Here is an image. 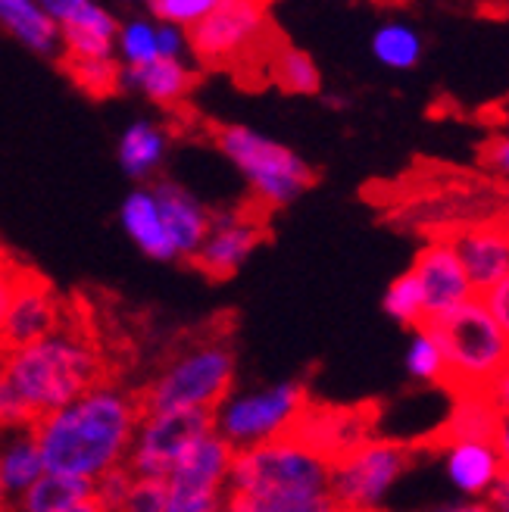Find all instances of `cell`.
<instances>
[{
  "label": "cell",
  "instance_id": "41",
  "mask_svg": "<svg viewBox=\"0 0 509 512\" xmlns=\"http://www.w3.org/2000/svg\"><path fill=\"white\" fill-rule=\"evenodd\" d=\"M0 512H13V497H10V491H7L4 478H0Z\"/></svg>",
  "mask_w": 509,
  "mask_h": 512
},
{
  "label": "cell",
  "instance_id": "20",
  "mask_svg": "<svg viewBox=\"0 0 509 512\" xmlns=\"http://www.w3.org/2000/svg\"><path fill=\"white\" fill-rule=\"evenodd\" d=\"M0 29L38 57L60 60V29L35 0H0Z\"/></svg>",
  "mask_w": 509,
  "mask_h": 512
},
{
  "label": "cell",
  "instance_id": "26",
  "mask_svg": "<svg viewBox=\"0 0 509 512\" xmlns=\"http://www.w3.org/2000/svg\"><path fill=\"white\" fill-rule=\"evenodd\" d=\"M41 475H44V463L32 431H16L7 441V447L0 450V478H4L10 497L16 500L19 494H25Z\"/></svg>",
  "mask_w": 509,
  "mask_h": 512
},
{
  "label": "cell",
  "instance_id": "14",
  "mask_svg": "<svg viewBox=\"0 0 509 512\" xmlns=\"http://www.w3.org/2000/svg\"><path fill=\"white\" fill-rule=\"evenodd\" d=\"M266 241V228L253 222L244 213H228V216H213L210 219V235L203 238L200 250L191 256V263L213 281L232 278L247 256Z\"/></svg>",
  "mask_w": 509,
  "mask_h": 512
},
{
  "label": "cell",
  "instance_id": "1",
  "mask_svg": "<svg viewBox=\"0 0 509 512\" xmlns=\"http://www.w3.org/2000/svg\"><path fill=\"white\" fill-rule=\"evenodd\" d=\"M138 422V394L100 381L79 400L44 416L32 428V438L38 444L44 472L97 481L104 472L125 463Z\"/></svg>",
  "mask_w": 509,
  "mask_h": 512
},
{
  "label": "cell",
  "instance_id": "19",
  "mask_svg": "<svg viewBox=\"0 0 509 512\" xmlns=\"http://www.w3.org/2000/svg\"><path fill=\"white\" fill-rule=\"evenodd\" d=\"M197 75L185 60H154L138 69H122V91H141L160 107H175L194 91Z\"/></svg>",
  "mask_w": 509,
  "mask_h": 512
},
{
  "label": "cell",
  "instance_id": "39",
  "mask_svg": "<svg viewBox=\"0 0 509 512\" xmlns=\"http://www.w3.org/2000/svg\"><path fill=\"white\" fill-rule=\"evenodd\" d=\"M428 512H491V509L485 506V500H466V503L438 506V509H428Z\"/></svg>",
  "mask_w": 509,
  "mask_h": 512
},
{
  "label": "cell",
  "instance_id": "22",
  "mask_svg": "<svg viewBox=\"0 0 509 512\" xmlns=\"http://www.w3.org/2000/svg\"><path fill=\"white\" fill-rule=\"evenodd\" d=\"M166 147H169L166 128L150 119H138L119 138V166L135 182H147L150 175L160 172L166 160Z\"/></svg>",
  "mask_w": 509,
  "mask_h": 512
},
{
  "label": "cell",
  "instance_id": "32",
  "mask_svg": "<svg viewBox=\"0 0 509 512\" xmlns=\"http://www.w3.org/2000/svg\"><path fill=\"white\" fill-rule=\"evenodd\" d=\"M216 7V0H150V13L160 25H172V29L188 32L203 16Z\"/></svg>",
  "mask_w": 509,
  "mask_h": 512
},
{
  "label": "cell",
  "instance_id": "31",
  "mask_svg": "<svg viewBox=\"0 0 509 512\" xmlns=\"http://www.w3.org/2000/svg\"><path fill=\"white\" fill-rule=\"evenodd\" d=\"M406 372H410L416 381H428V384H444V356H441V347L438 341L431 338V331L422 325V328H413V338H410V347H406Z\"/></svg>",
  "mask_w": 509,
  "mask_h": 512
},
{
  "label": "cell",
  "instance_id": "9",
  "mask_svg": "<svg viewBox=\"0 0 509 512\" xmlns=\"http://www.w3.org/2000/svg\"><path fill=\"white\" fill-rule=\"evenodd\" d=\"M410 466L406 444L369 438L328 463V497L341 512H375Z\"/></svg>",
  "mask_w": 509,
  "mask_h": 512
},
{
  "label": "cell",
  "instance_id": "23",
  "mask_svg": "<svg viewBox=\"0 0 509 512\" xmlns=\"http://www.w3.org/2000/svg\"><path fill=\"white\" fill-rule=\"evenodd\" d=\"M91 491H94V481L44 472L29 491L13 500V512H63L72 503L88 500Z\"/></svg>",
  "mask_w": 509,
  "mask_h": 512
},
{
  "label": "cell",
  "instance_id": "21",
  "mask_svg": "<svg viewBox=\"0 0 509 512\" xmlns=\"http://www.w3.org/2000/svg\"><path fill=\"white\" fill-rule=\"evenodd\" d=\"M119 216H122V228L129 232V238L150 256V260H160V263L175 260V250H172L169 235H166V228H163L154 191H150V188H135L129 197L122 200Z\"/></svg>",
  "mask_w": 509,
  "mask_h": 512
},
{
  "label": "cell",
  "instance_id": "29",
  "mask_svg": "<svg viewBox=\"0 0 509 512\" xmlns=\"http://www.w3.org/2000/svg\"><path fill=\"white\" fill-rule=\"evenodd\" d=\"M116 60L122 69H138L160 60L157 57V25L150 19L119 22L116 32Z\"/></svg>",
  "mask_w": 509,
  "mask_h": 512
},
{
  "label": "cell",
  "instance_id": "11",
  "mask_svg": "<svg viewBox=\"0 0 509 512\" xmlns=\"http://www.w3.org/2000/svg\"><path fill=\"white\" fill-rule=\"evenodd\" d=\"M235 450L216 434L200 441L166 475V512H225Z\"/></svg>",
  "mask_w": 509,
  "mask_h": 512
},
{
  "label": "cell",
  "instance_id": "25",
  "mask_svg": "<svg viewBox=\"0 0 509 512\" xmlns=\"http://www.w3.org/2000/svg\"><path fill=\"white\" fill-rule=\"evenodd\" d=\"M372 57L394 72L413 69L422 60V35L410 22H400V19L381 22L372 35Z\"/></svg>",
  "mask_w": 509,
  "mask_h": 512
},
{
  "label": "cell",
  "instance_id": "15",
  "mask_svg": "<svg viewBox=\"0 0 509 512\" xmlns=\"http://www.w3.org/2000/svg\"><path fill=\"white\" fill-rule=\"evenodd\" d=\"M422 288V300H425V322L438 319L456 306H463L466 300L475 297L469 278L456 260V253L450 247L447 238L431 241L428 247L419 250L416 266L410 269Z\"/></svg>",
  "mask_w": 509,
  "mask_h": 512
},
{
  "label": "cell",
  "instance_id": "35",
  "mask_svg": "<svg viewBox=\"0 0 509 512\" xmlns=\"http://www.w3.org/2000/svg\"><path fill=\"white\" fill-rule=\"evenodd\" d=\"M478 303L485 306V313L503 328L509 331V278L497 281V285H491L488 291L478 294Z\"/></svg>",
  "mask_w": 509,
  "mask_h": 512
},
{
  "label": "cell",
  "instance_id": "4",
  "mask_svg": "<svg viewBox=\"0 0 509 512\" xmlns=\"http://www.w3.org/2000/svg\"><path fill=\"white\" fill-rule=\"evenodd\" d=\"M235 388V347L225 335L178 350L138 394L141 416L166 409H213Z\"/></svg>",
  "mask_w": 509,
  "mask_h": 512
},
{
  "label": "cell",
  "instance_id": "27",
  "mask_svg": "<svg viewBox=\"0 0 509 512\" xmlns=\"http://www.w3.org/2000/svg\"><path fill=\"white\" fill-rule=\"evenodd\" d=\"M63 72L82 94L94 100H107L122 91V66L119 60H57Z\"/></svg>",
  "mask_w": 509,
  "mask_h": 512
},
{
  "label": "cell",
  "instance_id": "3",
  "mask_svg": "<svg viewBox=\"0 0 509 512\" xmlns=\"http://www.w3.org/2000/svg\"><path fill=\"white\" fill-rule=\"evenodd\" d=\"M444 356V384H456L460 394L497 391V403L506 406V356L509 335L485 313L478 297L456 310L425 322Z\"/></svg>",
  "mask_w": 509,
  "mask_h": 512
},
{
  "label": "cell",
  "instance_id": "2",
  "mask_svg": "<svg viewBox=\"0 0 509 512\" xmlns=\"http://www.w3.org/2000/svg\"><path fill=\"white\" fill-rule=\"evenodd\" d=\"M104 372L107 363L100 350L69 328H57L32 347L4 353L0 428L32 431L44 416L57 413L104 381Z\"/></svg>",
  "mask_w": 509,
  "mask_h": 512
},
{
  "label": "cell",
  "instance_id": "16",
  "mask_svg": "<svg viewBox=\"0 0 509 512\" xmlns=\"http://www.w3.org/2000/svg\"><path fill=\"white\" fill-rule=\"evenodd\" d=\"M456 260H460L475 297L488 291L497 281L509 278V235L506 225L488 222V225H472L466 232L447 238Z\"/></svg>",
  "mask_w": 509,
  "mask_h": 512
},
{
  "label": "cell",
  "instance_id": "36",
  "mask_svg": "<svg viewBox=\"0 0 509 512\" xmlns=\"http://www.w3.org/2000/svg\"><path fill=\"white\" fill-rule=\"evenodd\" d=\"M22 269L25 266L7 260V256H0V325H4V319H7V310H10V303H13V294H16V285H19V278H22Z\"/></svg>",
  "mask_w": 509,
  "mask_h": 512
},
{
  "label": "cell",
  "instance_id": "10",
  "mask_svg": "<svg viewBox=\"0 0 509 512\" xmlns=\"http://www.w3.org/2000/svg\"><path fill=\"white\" fill-rule=\"evenodd\" d=\"M213 434L210 409H166V413H144L132 438L125 469L135 478H163L182 459Z\"/></svg>",
  "mask_w": 509,
  "mask_h": 512
},
{
  "label": "cell",
  "instance_id": "6",
  "mask_svg": "<svg viewBox=\"0 0 509 512\" xmlns=\"http://www.w3.org/2000/svg\"><path fill=\"white\" fill-rule=\"evenodd\" d=\"M228 494H328V459L291 434L238 450L228 472Z\"/></svg>",
  "mask_w": 509,
  "mask_h": 512
},
{
  "label": "cell",
  "instance_id": "44",
  "mask_svg": "<svg viewBox=\"0 0 509 512\" xmlns=\"http://www.w3.org/2000/svg\"><path fill=\"white\" fill-rule=\"evenodd\" d=\"M225 512H228V509H225Z\"/></svg>",
  "mask_w": 509,
  "mask_h": 512
},
{
  "label": "cell",
  "instance_id": "12",
  "mask_svg": "<svg viewBox=\"0 0 509 512\" xmlns=\"http://www.w3.org/2000/svg\"><path fill=\"white\" fill-rule=\"evenodd\" d=\"M60 322H63V306L54 285L35 269L25 266L13 303L7 310V319L0 325V350L13 353L22 347H32L41 338L54 335Z\"/></svg>",
  "mask_w": 509,
  "mask_h": 512
},
{
  "label": "cell",
  "instance_id": "37",
  "mask_svg": "<svg viewBox=\"0 0 509 512\" xmlns=\"http://www.w3.org/2000/svg\"><path fill=\"white\" fill-rule=\"evenodd\" d=\"M188 50L185 32L172 29V25H157V57L160 60H182V54Z\"/></svg>",
  "mask_w": 509,
  "mask_h": 512
},
{
  "label": "cell",
  "instance_id": "28",
  "mask_svg": "<svg viewBox=\"0 0 509 512\" xmlns=\"http://www.w3.org/2000/svg\"><path fill=\"white\" fill-rule=\"evenodd\" d=\"M228 512H341L328 494H260L225 500Z\"/></svg>",
  "mask_w": 509,
  "mask_h": 512
},
{
  "label": "cell",
  "instance_id": "43",
  "mask_svg": "<svg viewBox=\"0 0 509 512\" xmlns=\"http://www.w3.org/2000/svg\"><path fill=\"white\" fill-rule=\"evenodd\" d=\"M0 366H4V350H0Z\"/></svg>",
  "mask_w": 509,
  "mask_h": 512
},
{
  "label": "cell",
  "instance_id": "7",
  "mask_svg": "<svg viewBox=\"0 0 509 512\" xmlns=\"http://www.w3.org/2000/svg\"><path fill=\"white\" fill-rule=\"evenodd\" d=\"M188 50L207 69L250 63L253 54H272L282 38H275L266 4L253 0H216V7L185 32Z\"/></svg>",
  "mask_w": 509,
  "mask_h": 512
},
{
  "label": "cell",
  "instance_id": "18",
  "mask_svg": "<svg viewBox=\"0 0 509 512\" xmlns=\"http://www.w3.org/2000/svg\"><path fill=\"white\" fill-rule=\"evenodd\" d=\"M447 478L469 500H485L500 478H506V456L491 441H456L447 447Z\"/></svg>",
  "mask_w": 509,
  "mask_h": 512
},
{
  "label": "cell",
  "instance_id": "34",
  "mask_svg": "<svg viewBox=\"0 0 509 512\" xmlns=\"http://www.w3.org/2000/svg\"><path fill=\"white\" fill-rule=\"evenodd\" d=\"M132 481H135V475L125 469V466H116V469H110V472H104L97 481H94V491H91V497L104 506L107 512H119V506H122V500L129 497V488H132Z\"/></svg>",
  "mask_w": 509,
  "mask_h": 512
},
{
  "label": "cell",
  "instance_id": "33",
  "mask_svg": "<svg viewBox=\"0 0 509 512\" xmlns=\"http://www.w3.org/2000/svg\"><path fill=\"white\" fill-rule=\"evenodd\" d=\"M119 512H166V481L163 478H135L129 497Z\"/></svg>",
  "mask_w": 509,
  "mask_h": 512
},
{
  "label": "cell",
  "instance_id": "8",
  "mask_svg": "<svg viewBox=\"0 0 509 512\" xmlns=\"http://www.w3.org/2000/svg\"><path fill=\"white\" fill-rule=\"evenodd\" d=\"M310 403V391L303 381L269 384L260 391L228 394L213 409V434L235 453L285 438Z\"/></svg>",
  "mask_w": 509,
  "mask_h": 512
},
{
  "label": "cell",
  "instance_id": "17",
  "mask_svg": "<svg viewBox=\"0 0 509 512\" xmlns=\"http://www.w3.org/2000/svg\"><path fill=\"white\" fill-rule=\"evenodd\" d=\"M150 191H154V200L160 207V219L175 250V260H191L200 250L203 238L210 235L213 213L188 188L175 182H157Z\"/></svg>",
  "mask_w": 509,
  "mask_h": 512
},
{
  "label": "cell",
  "instance_id": "42",
  "mask_svg": "<svg viewBox=\"0 0 509 512\" xmlns=\"http://www.w3.org/2000/svg\"><path fill=\"white\" fill-rule=\"evenodd\" d=\"M325 104H328V107H335V110H344V107H347V97H338V94H328V97H325Z\"/></svg>",
  "mask_w": 509,
  "mask_h": 512
},
{
  "label": "cell",
  "instance_id": "30",
  "mask_svg": "<svg viewBox=\"0 0 509 512\" xmlns=\"http://www.w3.org/2000/svg\"><path fill=\"white\" fill-rule=\"evenodd\" d=\"M385 313L406 325V328H422L425 325V300H422V288L413 272H403L391 281V288L385 291Z\"/></svg>",
  "mask_w": 509,
  "mask_h": 512
},
{
  "label": "cell",
  "instance_id": "13",
  "mask_svg": "<svg viewBox=\"0 0 509 512\" xmlns=\"http://www.w3.org/2000/svg\"><path fill=\"white\" fill-rule=\"evenodd\" d=\"M372 422H375L372 406H313V403H307V409H303L288 434L332 463L335 456L369 441Z\"/></svg>",
  "mask_w": 509,
  "mask_h": 512
},
{
  "label": "cell",
  "instance_id": "38",
  "mask_svg": "<svg viewBox=\"0 0 509 512\" xmlns=\"http://www.w3.org/2000/svg\"><path fill=\"white\" fill-rule=\"evenodd\" d=\"M481 163L488 169H494L497 175H506L509 169V141L506 138H491L485 147H481Z\"/></svg>",
  "mask_w": 509,
  "mask_h": 512
},
{
  "label": "cell",
  "instance_id": "40",
  "mask_svg": "<svg viewBox=\"0 0 509 512\" xmlns=\"http://www.w3.org/2000/svg\"><path fill=\"white\" fill-rule=\"evenodd\" d=\"M63 512H107L104 506H100L94 497H88V500H79V503H72L69 509H63Z\"/></svg>",
  "mask_w": 509,
  "mask_h": 512
},
{
  "label": "cell",
  "instance_id": "5",
  "mask_svg": "<svg viewBox=\"0 0 509 512\" xmlns=\"http://www.w3.org/2000/svg\"><path fill=\"white\" fill-rule=\"evenodd\" d=\"M213 144L222 150V157L232 160L250 185L253 200L266 210L288 207L316 185V172L307 160L247 125H213Z\"/></svg>",
  "mask_w": 509,
  "mask_h": 512
},
{
  "label": "cell",
  "instance_id": "24",
  "mask_svg": "<svg viewBox=\"0 0 509 512\" xmlns=\"http://www.w3.org/2000/svg\"><path fill=\"white\" fill-rule=\"evenodd\" d=\"M266 79L285 94H322V72L307 50L282 44L272 54Z\"/></svg>",
  "mask_w": 509,
  "mask_h": 512
}]
</instances>
